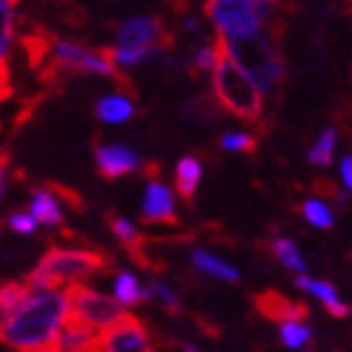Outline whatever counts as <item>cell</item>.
<instances>
[{
    "mask_svg": "<svg viewBox=\"0 0 352 352\" xmlns=\"http://www.w3.org/2000/svg\"><path fill=\"white\" fill-rule=\"evenodd\" d=\"M68 320L71 300L66 289H28L25 300L0 327V342L13 352H53Z\"/></svg>",
    "mask_w": 352,
    "mask_h": 352,
    "instance_id": "1",
    "label": "cell"
},
{
    "mask_svg": "<svg viewBox=\"0 0 352 352\" xmlns=\"http://www.w3.org/2000/svg\"><path fill=\"white\" fill-rule=\"evenodd\" d=\"M106 254L96 250H74V247H51L38 264L28 272V289H68L71 285H86L106 267Z\"/></svg>",
    "mask_w": 352,
    "mask_h": 352,
    "instance_id": "2",
    "label": "cell"
},
{
    "mask_svg": "<svg viewBox=\"0 0 352 352\" xmlns=\"http://www.w3.org/2000/svg\"><path fill=\"white\" fill-rule=\"evenodd\" d=\"M212 91L221 109H227L229 113H234L244 121H257L262 116L264 101L254 78L236 66L234 60H229L224 53L212 71Z\"/></svg>",
    "mask_w": 352,
    "mask_h": 352,
    "instance_id": "3",
    "label": "cell"
},
{
    "mask_svg": "<svg viewBox=\"0 0 352 352\" xmlns=\"http://www.w3.org/2000/svg\"><path fill=\"white\" fill-rule=\"evenodd\" d=\"M204 13L219 38H244L264 30L272 6L259 0H212L204 6Z\"/></svg>",
    "mask_w": 352,
    "mask_h": 352,
    "instance_id": "4",
    "label": "cell"
},
{
    "mask_svg": "<svg viewBox=\"0 0 352 352\" xmlns=\"http://www.w3.org/2000/svg\"><path fill=\"white\" fill-rule=\"evenodd\" d=\"M45 56L51 60V71L66 76H98V78H118V68L111 63L109 53L96 51L88 45L56 38L45 45Z\"/></svg>",
    "mask_w": 352,
    "mask_h": 352,
    "instance_id": "5",
    "label": "cell"
},
{
    "mask_svg": "<svg viewBox=\"0 0 352 352\" xmlns=\"http://www.w3.org/2000/svg\"><path fill=\"white\" fill-rule=\"evenodd\" d=\"M66 292L71 300V320L88 324L96 332L111 330L129 315L111 294H103L88 285H71Z\"/></svg>",
    "mask_w": 352,
    "mask_h": 352,
    "instance_id": "6",
    "label": "cell"
},
{
    "mask_svg": "<svg viewBox=\"0 0 352 352\" xmlns=\"http://www.w3.org/2000/svg\"><path fill=\"white\" fill-rule=\"evenodd\" d=\"M219 48L229 60H234L236 66L247 71L252 78L267 66V60L277 56L274 48H272L270 36L264 30L244 38H219Z\"/></svg>",
    "mask_w": 352,
    "mask_h": 352,
    "instance_id": "7",
    "label": "cell"
},
{
    "mask_svg": "<svg viewBox=\"0 0 352 352\" xmlns=\"http://www.w3.org/2000/svg\"><path fill=\"white\" fill-rule=\"evenodd\" d=\"M171 41L169 28L156 15H133L126 18L116 30L113 48H166Z\"/></svg>",
    "mask_w": 352,
    "mask_h": 352,
    "instance_id": "8",
    "label": "cell"
},
{
    "mask_svg": "<svg viewBox=\"0 0 352 352\" xmlns=\"http://www.w3.org/2000/svg\"><path fill=\"white\" fill-rule=\"evenodd\" d=\"M96 352H154V345H151L146 324L139 317L126 315L111 330L101 332Z\"/></svg>",
    "mask_w": 352,
    "mask_h": 352,
    "instance_id": "9",
    "label": "cell"
},
{
    "mask_svg": "<svg viewBox=\"0 0 352 352\" xmlns=\"http://www.w3.org/2000/svg\"><path fill=\"white\" fill-rule=\"evenodd\" d=\"M141 219L146 224H179L174 191L164 182H159L154 171H151V179L146 182L144 199H141Z\"/></svg>",
    "mask_w": 352,
    "mask_h": 352,
    "instance_id": "10",
    "label": "cell"
},
{
    "mask_svg": "<svg viewBox=\"0 0 352 352\" xmlns=\"http://www.w3.org/2000/svg\"><path fill=\"white\" fill-rule=\"evenodd\" d=\"M94 159L96 169L103 179H121L141 169V156L126 144H98Z\"/></svg>",
    "mask_w": 352,
    "mask_h": 352,
    "instance_id": "11",
    "label": "cell"
},
{
    "mask_svg": "<svg viewBox=\"0 0 352 352\" xmlns=\"http://www.w3.org/2000/svg\"><path fill=\"white\" fill-rule=\"evenodd\" d=\"M257 307L264 317H270L274 322L285 324V322H305L307 320V305H302V302H292L287 300L285 294H277V292H264L257 297Z\"/></svg>",
    "mask_w": 352,
    "mask_h": 352,
    "instance_id": "12",
    "label": "cell"
},
{
    "mask_svg": "<svg viewBox=\"0 0 352 352\" xmlns=\"http://www.w3.org/2000/svg\"><path fill=\"white\" fill-rule=\"evenodd\" d=\"M28 214L36 219L38 227H63V206L56 191L48 186H36L30 189Z\"/></svg>",
    "mask_w": 352,
    "mask_h": 352,
    "instance_id": "13",
    "label": "cell"
},
{
    "mask_svg": "<svg viewBox=\"0 0 352 352\" xmlns=\"http://www.w3.org/2000/svg\"><path fill=\"white\" fill-rule=\"evenodd\" d=\"M111 297L129 312V307H136L141 302L151 300V289H148V285H141V279L133 272L121 270L113 277V294Z\"/></svg>",
    "mask_w": 352,
    "mask_h": 352,
    "instance_id": "14",
    "label": "cell"
},
{
    "mask_svg": "<svg viewBox=\"0 0 352 352\" xmlns=\"http://www.w3.org/2000/svg\"><path fill=\"white\" fill-rule=\"evenodd\" d=\"M297 287L309 294H315L332 317L350 315V305H345V302L340 300L338 289H335V285H330V282H324V279H312V277H307V274H300V277H297Z\"/></svg>",
    "mask_w": 352,
    "mask_h": 352,
    "instance_id": "15",
    "label": "cell"
},
{
    "mask_svg": "<svg viewBox=\"0 0 352 352\" xmlns=\"http://www.w3.org/2000/svg\"><path fill=\"white\" fill-rule=\"evenodd\" d=\"M133 113H136V106H133L131 96L126 94H109L98 98V103H96V116H98L101 124H126V121L133 118Z\"/></svg>",
    "mask_w": 352,
    "mask_h": 352,
    "instance_id": "16",
    "label": "cell"
},
{
    "mask_svg": "<svg viewBox=\"0 0 352 352\" xmlns=\"http://www.w3.org/2000/svg\"><path fill=\"white\" fill-rule=\"evenodd\" d=\"M201 174H204V166H201V162H199L197 156H184V159H179V164H176L174 169V184H176V191L186 201H191L194 194H197Z\"/></svg>",
    "mask_w": 352,
    "mask_h": 352,
    "instance_id": "17",
    "label": "cell"
},
{
    "mask_svg": "<svg viewBox=\"0 0 352 352\" xmlns=\"http://www.w3.org/2000/svg\"><path fill=\"white\" fill-rule=\"evenodd\" d=\"M15 43V3L0 0V78H8V56Z\"/></svg>",
    "mask_w": 352,
    "mask_h": 352,
    "instance_id": "18",
    "label": "cell"
},
{
    "mask_svg": "<svg viewBox=\"0 0 352 352\" xmlns=\"http://www.w3.org/2000/svg\"><path fill=\"white\" fill-rule=\"evenodd\" d=\"M191 264H194V270L204 272L209 277L224 279V282H239V270H236L234 264L214 257L212 252H206V250L191 252Z\"/></svg>",
    "mask_w": 352,
    "mask_h": 352,
    "instance_id": "19",
    "label": "cell"
},
{
    "mask_svg": "<svg viewBox=\"0 0 352 352\" xmlns=\"http://www.w3.org/2000/svg\"><path fill=\"white\" fill-rule=\"evenodd\" d=\"M109 227H111V232H113V236H116L118 242L124 244L126 250H131L133 254H139V250L144 247V236H141V229L136 227L131 219L111 214V217H109Z\"/></svg>",
    "mask_w": 352,
    "mask_h": 352,
    "instance_id": "20",
    "label": "cell"
},
{
    "mask_svg": "<svg viewBox=\"0 0 352 352\" xmlns=\"http://www.w3.org/2000/svg\"><path fill=\"white\" fill-rule=\"evenodd\" d=\"M335 148H338V129H324L322 136L312 144L307 154V162L312 166H330L332 159H335Z\"/></svg>",
    "mask_w": 352,
    "mask_h": 352,
    "instance_id": "21",
    "label": "cell"
},
{
    "mask_svg": "<svg viewBox=\"0 0 352 352\" xmlns=\"http://www.w3.org/2000/svg\"><path fill=\"white\" fill-rule=\"evenodd\" d=\"M272 252H274V257L282 262V267L297 272V277L305 274L307 264H305V259H302L300 250H297V244H294L292 239H287V236H277V239L272 242Z\"/></svg>",
    "mask_w": 352,
    "mask_h": 352,
    "instance_id": "22",
    "label": "cell"
},
{
    "mask_svg": "<svg viewBox=\"0 0 352 352\" xmlns=\"http://www.w3.org/2000/svg\"><path fill=\"white\" fill-rule=\"evenodd\" d=\"M25 294H28L25 282H6V285H0V327L8 322V317L13 315L18 305L25 300Z\"/></svg>",
    "mask_w": 352,
    "mask_h": 352,
    "instance_id": "23",
    "label": "cell"
},
{
    "mask_svg": "<svg viewBox=\"0 0 352 352\" xmlns=\"http://www.w3.org/2000/svg\"><path fill=\"white\" fill-rule=\"evenodd\" d=\"M302 217L317 229H332L335 227V214H332L330 204L322 199H307L302 204Z\"/></svg>",
    "mask_w": 352,
    "mask_h": 352,
    "instance_id": "24",
    "label": "cell"
},
{
    "mask_svg": "<svg viewBox=\"0 0 352 352\" xmlns=\"http://www.w3.org/2000/svg\"><path fill=\"white\" fill-rule=\"evenodd\" d=\"M279 340L287 350H302L312 342V330L305 322H285L279 324Z\"/></svg>",
    "mask_w": 352,
    "mask_h": 352,
    "instance_id": "25",
    "label": "cell"
},
{
    "mask_svg": "<svg viewBox=\"0 0 352 352\" xmlns=\"http://www.w3.org/2000/svg\"><path fill=\"white\" fill-rule=\"evenodd\" d=\"M282 78H285V60L279 58V56H274V58L267 60V66L254 76V83H257L259 94L264 96V94H270V91H274Z\"/></svg>",
    "mask_w": 352,
    "mask_h": 352,
    "instance_id": "26",
    "label": "cell"
},
{
    "mask_svg": "<svg viewBox=\"0 0 352 352\" xmlns=\"http://www.w3.org/2000/svg\"><path fill=\"white\" fill-rule=\"evenodd\" d=\"M219 60H221V48H219V41H217V43L199 45L197 51H194V56H191V66L197 68V71H209L212 74Z\"/></svg>",
    "mask_w": 352,
    "mask_h": 352,
    "instance_id": "27",
    "label": "cell"
},
{
    "mask_svg": "<svg viewBox=\"0 0 352 352\" xmlns=\"http://www.w3.org/2000/svg\"><path fill=\"white\" fill-rule=\"evenodd\" d=\"M148 289H151V300H159L169 312H179V309H182V297H179L176 289H171L166 282L154 279V282L148 285Z\"/></svg>",
    "mask_w": 352,
    "mask_h": 352,
    "instance_id": "28",
    "label": "cell"
},
{
    "mask_svg": "<svg viewBox=\"0 0 352 352\" xmlns=\"http://www.w3.org/2000/svg\"><path fill=\"white\" fill-rule=\"evenodd\" d=\"M219 146L224 148V151H254V148H257V139H254L252 133L232 131L221 136Z\"/></svg>",
    "mask_w": 352,
    "mask_h": 352,
    "instance_id": "29",
    "label": "cell"
},
{
    "mask_svg": "<svg viewBox=\"0 0 352 352\" xmlns=\"http://www.w3.org/2000/svg\"><path fill=\"white\" fill-rule=\"evenodd\" d=\"M6 224H8V229H10V232H15V234H25V236L36 234V229H38L36 219H33V217H30L28 212H13V214H8Z\"/></svg>",
    "mask_w": 352,
    "mask_h": 352,
    "instance_id": "30",
    "label": "cell"
},
{
    "mask_svg": "<svg viewBox=\"0 0 352 352\" xmlns=\"http://www.w3.org/2000/svg\"><path fill=\"white\" fill-rule=\"evenodd\" d=\"M340 176H342V184H345V189L352 191V154L345 156V159L340 162Z\"/></svg>",
    "mask_w": 352,
    "mask_h": 352,
    "instance_id": "31",
    "label": "cell"
},
{
    "mask_svg": "<svg viewBox=\"0 0 352 352\" xmlns=\"http://www.w3.org/2000/svg\"><path fill=\"white\" fill-rule=\"evenodd\" d=\"M8 156L0 154V199H3V194H6V186H8Z\"/></svg>",
    "mask_w": 352,
    "mask_h": 352,
    "instance_id": "32",
    "label": "cell"
},
{
    "mask_svg": "<svg viewBox=\"0 0 352 352\" xmlns=\"http://www.w3.org/2000/svg\"><path fill=\"white\" fill-rule=\"evenodd\" d=\"M8 78H0V103L6 101V96H8Z\"/></svg>",
    "mask_w": 352,
    "mask_h": 352,
    "instance_id": "33",
    "label": "cell"
},
{
    "mask_svg": "<svg viewBox=\"0 0 352 352\" xmlns=\"http://www.w3.org/2000/svg\"><path fill=\"white\" fill-rule=\"evenodd\" d=\"M184 25H186V30H197L199 21H197V18H186V21H184Z\"/></svg>",
    "mask_w": 352,
    "mask_h": 352,
    "instance_id": "34",
    "label": "cell"
},
{
    "mask_svg": "<svg viewBox=\"0 0 352 352\" xmlns=\"http://www.w3.org/2000/svg\"><path fill=\"white\" fill-rule=\"evenodd\" d=\"M184 352H199V350H197V347H191V345H186V347H184Z\"/></svg>",
    "mask_w": 352,
    "mask_h": 352,
    "instance_id": "35",
    "label": "cell"
}]
</instances>
